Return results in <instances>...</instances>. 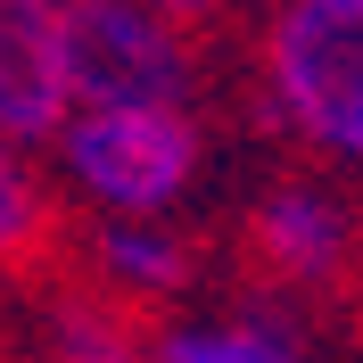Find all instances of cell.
Instances as JSON below:
<instances>
[{
	"instance_id": "obj_1",
	"label": "cell",
	"mask_w": 363,
	"mask_h": 363,
	"mask_svg": "<svg viewBox=\"0 0 363 363\" xmlns=\"http://www.w3.org/2000/svg\"><path fill=\"white\" fill-rule=\"evenodd\" d=\"M50 165L99 223H165L206 174V124L199 108H83Z\"/></svg>"
},
{
	"instance_id": "obj_2",
	"label": "cell",
	"mask_w": 363,
	"mask_h": 363,
	"mask_svg": "<svg viewBox=\"0 0 363 363\" xmlns=\"http://www.w3.org/2000/svg\"><path fill=\"white\" fill-rule=\"evenodd\" d=\"M264 99L306 157L363 165V0H281L272 9Z\"/></svg>"
},
{
	"instance_id": "obj_3",
	"label": "cell",
	"mask_w": 363,
	"mask_h": 363,
	"mask_svg": "<svg viewBox=\"0 0 363 363\" xmlns=\"http://www.w3.org/2000/svg\"><path fill=\"white\" fill-rule=\"evenodd\" d=\"M58 58L67 99L83 108H190L199 58L190 33L140 0H58Z\"/></svg>"
},
{
	"instance_id": "obj_4",
	"label": "cell",
	"mask_w": 363,
	"mask_h": 363,
	"mask_svg": "<svg viewBox=\"0 0 363 363\" xmlns=\"http://www.w3.org/2000/svg\"><path fill=\"white\" fill-rule=\"evenodd\" d=\"M248 240H256L272 281L330 289V281H347V264L363 248V206L347 199L339 182H322V174H289V182H272L264 199H256Z\"/></svg>"
},
{
	"instance_id": "obj_5",
	"label": "cell",
	"mask_w": 363,
	"mask_h": 363,
	"mask_svg": "<svg viewBox=\"0 0 363 363\" xmlns=\"http://www.w3.org/2000/svg\"><path fill=\"white\" fill-rule=\"evenodd\" d=\"M67 58H58V0H0V133L17 157L58 149L67 133Z\"/></svg>"
},
{
	"instance_id": "obj_6",
	"label": "cell",
	"mask_w": 363,
	"mask_h": 363,
	"mask_svg": "<svg viewBox=\"0 0 363 363\" xmlns=\"http://www.w3.org/2000/svg\"><path fill=\"white\" fill-rule=\"evenodd\" d=\"M91 272L116 306H165L199 281V256L174 223H91Z\"/></svg>"
},
{
	"instance_id": "obj_7",
	"label": "cell",
	"mask_w": 363,
	"mask_h": 363,
	"mask_svg": "<svg viewBox=\"0 0 363 363\" xmlns=\"http://www.w3.org/2000/svg\"><path fill=\"white\" fill-rule=\"evenodd\" d=\"M157 363H314L272 306H231V314H182L157 330Z\"/></svg>"
},
{
	"instance_id": "obj_8",
	"label": "cell",
	"mask_w": 363,
	"mask_h": 363,
	"mask_svg": "<svg viewBox=\"0 0 363 363\" xmlns=\"http://www.w3.org/2000/svg\"><path fill=\"white\" fill-rule=\"evenodd\" d=\"M50 355L58 363H157V339H140L116 314V297H58L50 306Z\"/></svg>"
},
{
	"instance_id": "obj_9",
	"label": "cell",
	"mask_w": 363,
	"mask_h": 363,
	"mask_svg": "<svg viewBox=\"0 0 363 363\" xmlns=\"http://www.w3.org/2000/svg\"><path fill=\"white\" fill-rule=\"evenodd\" d=\"M42 240V182H33V157H0V248L9 256H25Z\"/></svg>"
},
{
	"instance_id": "obj_10",
	"label": "cell",
	"mask_w": 363,
	"mask_h": 363,
	"mask_svg": "<svg viewBox=\"0 0 363 363\" xmlns=\"http://www.w3.org/2000/svg\"><path fill=\"white\" fill-rule=\"evenodd\" d=\"M140 9H157V17H174V25H206L223 0H140Z\"/></svg>"
}]
</instances>
